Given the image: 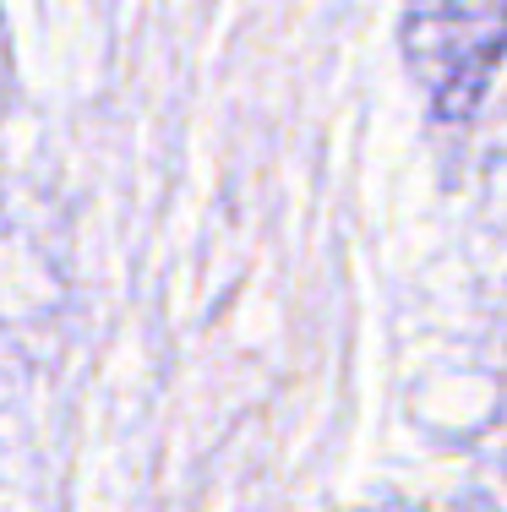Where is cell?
Instances as JSON below:
<instances>
[{"label":"cell","mask_w":507,"mask_h":512,"mask_svg":"<svg viewBox=\"0 0 507 512\" xmlns=\"http://www.w3.org/2000/svg\"><path fill=\"white\" fill-rule=\"evenodd\" d=\"M404 55L431 109L464 120L507 55V0H415L404 17Z\"/></svg>","instance_id":"cell-1"}]
</instances>
